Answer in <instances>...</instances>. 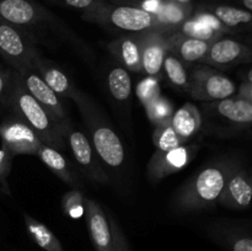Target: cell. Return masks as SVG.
<instances>
[{
  "label": "cell",
  "mask_w": 252,
  "mask_h": 251,
  "mask_svg": "<svg viewBox=\"0 0 252 251\" xmlns=\"http://www.w3.org/2000/svg\"><path fill=\"white\" fill-rule=\"evenodd\" d=\"M52 4L62 5V6L73 7V9H79L85 11L86 9L93 6L97 0H48Z\"/></svg>",
  "instance_id": "cell-33"
},
{
  "label": "cell",
  "mask_w": 252,
  "mask_h": 251,
  "mask_svg": "<svg viewBox=\"0 0 252 251\" xmlns=\"http://www.w3.org/2000/svg\"><path fill=\"white\" fill-rule=\"evenodd\" d=\"M234 251H252V240L250 238H241L234 243Z\"/></svg>",
  "instance_id": "cell-36"
},
{
  "label": "cell",
  "mask_w": 252,
  "mask_h": 251,
  "mask_svg": "<svg viewBox=\"0 0 252 251\" xmlns=\"http://www.w3.org/2000/svg\"><path fill=\"white\" fill-rule=\"evenodd\" d=\"M84 213L88 219L89 230L94 244L100 251H110L112 245V233L107 216L97 202L90 198L84 201Z\"/></svg>",
  "instance_id": "cell-17"
},
{
  "label": "cell",
  "mask_w": 252,
  "mask_h": 251,
  "mask_svg": "<svg viewBox=\"0 0 252 251\" xmlns=\"http://www.w3.org/2000/svg\"><path fill=\"white\" fill-rule=\"evenodd\" d=\"M170 125L175 132L186 142L193 137L202 126V116L198 108L191 102L185 103L172 115Z\"/></svg>",
  "instance_id": "cell-19"
},
{
  "label": "cell",
  "mask_w": 252,
  "mask_h": 251,
  "mask_svg": "<svg viewBox=\"0 0 252 251\" xmlns=\"http://www.w3.org/2000/svg\"><path fill=\"white\" fill-rule=\"evenodd\" d=\"M24 218L26 221L27 229L41 248H43L47 251H62L59 240L44 224L39 223L38 220L30 217L29 214H25Z\"/></svg>",
  "instance_id": "cell-25"
},
{
  "label": "cell",
  "mask_w": 252,
  "mask_h": 251,
  "mask_svg": "<svg viewBox=\"0 0 252 251\" xmlns=\"http://www.w3.org/2000/svg\"><path fill=\"white\" fill-rule=\"evenodd\" d=\"M148 118L154 126L167 125L171 121L175 110L172 103L164 96H159L155 101H153L149 106L145 107Z\"/></svg>",
  "instance_id": "cell-29"
},
{
  "label": "cell",
  "mask_w": 252,
  "mask_h": 251,
  "mask_svg": "<svg viewBox=\"0 0 252 251\" xmlns=\"http://www.w3.org/2000/svg\"><path fill=\"white\" fill-rule=\"evenodd\" d=\"M167 32L161 30L142 32L140 41V64L142 71L149 76H159L162 70L166 48Z\"/></svg>",
  "instance_id": "cell-13"
},
{
  "label": "cell",
  "mask_w": 252,
  "mask_h": 251,
  "mask_svg": "<svg viewBox=\"0 0 252 251\" xmlns=\"http://www.w3.org/2000/svg\"><path fill=\"white\" fill-rule=\"evenodd\" d=\"M159 80V76L147 75V78L142 79L138 83L135 94H137V97L139 98L140 103L144 106V108L149 106L153 101L157 100L159 96H161Z\"/></svg>",
  "instance_id": "cell-30"
},
{
  "label": "cell",
  "mask_w": 252,
  "mask_h": 251,
  "mask_svg": "<svg viewBox=\"0 0 252 251\" xmlns=\"http://www.w3.org/2000/svg\"><path fill=\"white\" fill-rule=\"evenodd\" d=\"M187 91L197 100L219 101L235 95L236 84L212 66L202 64L192 71Z\"/></svg>",
  "instance_id": "cell-6"
},
{
  "label": "cell",
  "mask_w": 252,
  "mask_h": 251,
  "mask_svg": "<svg viewBox=\"0 0 252 251\" xmlns=\"http://www.w3.org/2000/svg\"><path fill=\"white\" fill-rule=\"evenodd\" d=\"M0 142L12 157L16 155H36L42 144L36 133L16 117L0 125Z\"/></svg>",
  "instance_id": "cell-9"
},
{
  "label": "cell",
  "mask_w": 252,
  "mask_h": 251,
  "mask_svg": "<svg viewBox=\"0 0 252 251\" xmlns=\"http://www.w3.org/2000/svg\"><path fill=\"white\" fill-rule=\"evenodd\" d=\"M240 165L231 159H224L204 167L182 186L176 196L175 206L181 211H199L214 206L226 181Z\"/></svg>",
  "instance_id": "cell-2"
},
{
  "label": "cell",
  "mask_w": 252,
  "mask_h": 251,
  "mask_svg": "<svg viewBox=\"0 0 252 251\" xmlns=\"http://www.w3.org/2000/svg\"><path fill=\"white\" fill-rule=\"evenodd\" d=\"M36 157H38L42 160V162L48 169H51L62 181L69 185H76L78 180H76L75 175H73L65 157L59 153L58 149H56L52 145L42 143Z\"/></svg>",
  "instance_id": "cell-23"
},
{
  "label": "cell",
  "mask_w": 252,
  "mask_h": 251,
  "mask_svg": "<svg viewBox=\"0 0 252 251\" xmlns=\"http://www.w3.org/2000/svg\"><path fill=\"white\" fill-rule=\"evenodd\" d=\"M176 31L181 32L185 36L192 37V38L199 39V41H206L212 43L213 41H216L219 37L224 36V34L219 33L216 30L211 29L209 26H207L206 24H203L202 21H199L196 17L191 16L186 20L185 22H182L179 27H177Z\"/></svg>",
  "instance_id": "cell-27"
},
{
  "label": "cell",
  "mask_w": 252,
  "mask_h": 251,
  "mask_svg": "<svg viewBox=\"0 0 252 251\" xmlns=\"http://www.w3.org/2000/svg\"><path fill=\"white\" fill-rule=\"evenodd\" d=\"M107 1L113 2V4H123V5H130V6L137 7L138 2L140 0H107Z\"/></svg>",
  "instance_id": "cell-37"
},
{
  "label": "cell",
  "mask_w": 252,
  "mask_h": 251,
  "mask_svg": "<svg viewBox=\"0 0 252 251\" xmlns=\"http://www.w3.org/2000/svg\"><path fill=\"white\" fill-rule=\"evenodd\" d=\"M16 71L20 81L25 90L34 98L38 103H41L44 108L49 111L54 117L58 118L59 121H65V111H64L63 103H62L61 97L44 83L42 76L39 75L38 71L33 66V64L27 68L20 69Z\"/></svg>",
  "instance_id": "cell-11"
},
{
  "label": "cell",
  "mask_w": 252,
  "mask_h": 251,
  "mask_svg": "<svg viewBox=\"0 0 252 251\" xmlns=\"http://www.w3.org/2000/svg\"><path fill=\"white\" fill-rule=\"evenodd\" d=\"M84 201H85V197L78 189L66 192L62 199L64 213L70 218H80L84 214Z\"/></svg>",
  "instance_id": "cell-31"
},
{
  "label": "cell",
  "mask_w": 252,
  "mask_h": 251,
  "mask_svg": "<svg viewBox=\"0 0 252 251\" xmlns=\"http://www.w3.org/2000/svg\"><path fill=\"white\" fill-rule=\"evenodd\" d=\"M10 86V75L2 73L0 70V101H6L7 93Z\"/></svg>",
  "instance_id": "cell-35"
},
{
  "label": "cell",
  "mask_w": 252,
  "mask_h": 251,
  "mask_svg": "<svg viewBox=\"0 0 252 251\" xmlns=\"http://www.w3.org/2000/svg\"><path fill=\"white\" fill-rule=\"evenodd\" d=\"M107 86L112 97L118 102H126L132 95V79L127 69L113 66L107 76Z\"/></svg>",
  "instance_id": "cell-24"
},
{
  "label": "cell",
  "mask_w": 252,
  "mask_h": 251,
  "mask_svg": "<svg viewBox=\"0 0 252 251\" xmlns=\"http://www.w3.org/2000/svg\"><path fill=\"white\" fill-rule=\"evenodd\" d=\"M153 143H154L157 150L166 152V150L181 147L186 142L175 132L171 125L167 123V125L155 126V129L153 132Z\"/></svg>",
  "instance_id": "cell-28"
},
{
  "label": "cell",
  "mask_w": 252,
  "mask_h": 251,
  "mask_svg": "<svg viewBox=\"0 0 252 251\" xmlns=\"http://www.w3.org/2000/svg\"><path fill=\"white\" fill-rule=\"evenodd\" d=\"M193 14L191 2H179L176 0H164L161 10L157 15L160 26L165 32L176 31L177 27Z\"/></svg>",
  "instance_id": "cell-21"
},
{
  "label": "cell",
  "mask_w": 252,
  "mask_h": 251,
  "mask_svg": "<svg viewBox=\"0 0 252 251\" xmlns=\"http://www.w3.org/2000/svg\"><path fill=\"white\" fill-rule=\"evenodd\" d=\"M81 17L91 24L120 30L127 33H139L152 30L164 31L160 26L157 15L150 14L139 7L113 4L107 0H97L93 6L83 11Z\"/></svg>",
  "instance_id": "cell-3"
},
{
  "label": "cell",
  "mask_w": 252,
  "mask_h": 251,
  "mask_svg": "<svg viewBox=\"0 0 252 251\" xmlns=\"http://www.w3.org/2000/svg\"><path fill=\"white\" fill-rule=\"evenodd\" d=\"M179 2H189V0H176Z\"/></svg>",
  "instance_id": "cell-38"
},
{
  "label": "cell",
  "mask_w": 252,
  "mask_h": 251,
  "mask_svg": "<svg viewBox=\"0 0 252 251\" xmlns=\"http://www.w3.org/2000/svg\"><path fill=\"white\" fill-rule=\"evenodd\" d=\"M33 66L38 71L44 83L59 96L64 98H71L76 89L71 84L70 79L65 73L53 62L37 57L33 62Z\"/></svg>",
  "instance_id": "cell-18"
},
{
  "label": "cell",
  "mask_w": 252,
  "mask_h": 251,
  "mask_svg": "<svg viewBox=\"0 0 252 251\" xmlns=\"http://www.w3.org/2000/svg\"><path fill=\"white\" fill-rule=\"evenodd\" d=\"M194 153L196 147L185 144L166 152L155 150L152 159L148 162V176L152 181H159L180 171L193 159Z\"/></svg>",
  "instance_id": "cell-12"
},
{
  "label": "cell",
  "mask_w": 252,
  "mask_h": 251,
  "mask_svg": "<svg viewBox=\"0 0 252 251\" xmlns=\"http://www.w3.org/2000/svg\"><path fill=\"white\" fill-rule=\"evenodd\" d=\"M71 98L76 102L85 125L88 126L93 140L91 145L95 149L97 157L111 167L117 169L122 166L126 157L125 148L115 129L106 123L105 118L98 113L96 106L88 96L79 90H75Z\"/></svg>",
  "instance_id": "cell-4"
},
{
  "label": "cell",
  "mask_w": 252,
  "mask_h": 251,
  "mask_svg": "<svg viewBox=\"0 0 252 251\" xmlns=\"http://www.w3.org/2000/svg\"><path fill=\"white\" fill-rule=\"evenodd\" d=\"M235 97L241 98V100L252 102V81H251V71H249V75L246 80L240 85L239 93Z\"/></svg>",
  "instance_id": "cell-34"
},
{
  "label": "cell",
  "mask_w": 252,
  "mask_h": 251,
  "mask_svg": "<svg viewBox=\"0 0 252 251\" xmlns=\"http://www.w3.org/2000/svg\"><path fill=\"white\" fill-rule=\"evenodd\" d=\"M162 69H164L165 75L172 85L176 86L177 89H181V90H189V75L187 73V65H185L181 61H179L176 57L172 56L169 52L165 56Z\"/></svg>",
  "instance_id": "cell-26"
},
{
  "label": "cell",
  "mask_w": 252,
  "mask_h": 251,
  "mask_svg": "<svg viewBox=\"0 0 252 251\" xmlns=\"http://www.w3.org/2000/svg\"><path fill=\"white\" fill-rule=\"evenodd\" d=\"M192 16L196 17V19H198L199 21H202L203 24H206L207 26H209L211 29L216 30V31L219 32V33L225 34V33H229V32H231L230 30L226 29V27L224 26V25L221 24V22L219 21V20L217 19L213 14H211L209 11H207V10L203 9V7H202V9H198L196 12H193V14H192Z\"/></svg>",
  "instance_id": "cell-32"
},
{
  "label": "cell",
  "mask_w": 252,
  "mask_h": 251,
  "mask_svg": "<svg viewBox=\"0 0 252 251\" xmlns=\"http://www.w3.org/2000/svg\"><path fill=\"white\" fill-rule=\"evenodd\" d=\"M252 184L246 170L238 167L231 174L218 198V203L235 209L248 208L251 203Z\"/></svg>",
  "instance_id": "cell-14"
},
{
  "label": "cell",
  "mask_w": 252,
  "mask_h": 251,
  "mask_svg": "<svg viewBox=\"0 0 252 251\" xmlns=\"http://www.w3.org/2000/svg\"><path fill=\"white\" fill-rule=\"evenodd\" d=\"M220 117L236 123L249 126L252 122V102L231 96L224 100L214 101L211 105Z\"/></svg>",
  "instance_id": "cell-20"
},
{
  "label": "cell",
  "mask_w": 252,
  "mask_h": 251,
  "mask_svg": "<svg viewBox=\"0 0 252 251\" xmlns=\"http://www.w3.org/2000/svg\"><path fill=\"white\" fill-rule=\"evenodd\" d=\"M63 137L65 147L70 150L71 155L86 176L98 184H108L110 179L100 165L97 155L85 133L71 127L70 123L65 120Z\"/></svg>",
  "instance_id": "cell-7"
},
{
  "label": "cell",
  "mask_w": 252,
  "mask_h": 251,
  "mask_svg": "<svg viewBox=\"0 0 252 251\" xmlns=\"http://www.w3.org/2000/svg\"><path fill=\"white\" fill-rule=\"evenodd\" d=\"M0 17L24 29L56 21V16L36 0H0Z\"/></svg>",
  "instance_id": "cell-8"
},
{
  "label": "cell",
  "mask_w": 252,
  "mask_h": 251,
  "mask_svg": "<svg viewBox=\"0 0 252 251\" xmlns=\"http://www.w3.org/2000/svg\"><path fill=\"white\" fill-rule=\"evenodd\" d=\"M209 42L185 36L179 31L167 32L166 48L185 65L202 62L209 48Z\"/></svg>",
  "instance_id": "cell-15"
},
{
  "label": "cell",
  "mask_w": 252,
  "mask_h": 251,
  "mask_svg": "<svg viewBox=\"0 0 252 251\" xmlns=\"http://www.w3.org/2000/svg\"><path fill=\"white\" fill-rule=\"evenodd\" d=\"M140 41H142V32L126 33L111 41L107 44V49L120 62L121 66L133 73H140L142 71Z\"/></svg>",
  "instance_id": "cell-16"
},
{
  "label": "cell",
  "mask_w": 252,
  "mask_h": 251,
  "mask_svg": "<svg viewBox=\"0 0 252 251\" xmlns=\"http://www.w3.org/2000/svg\"><path fill=\"white\" fill-rule=\"evenodd\" d=\"M0 56L15 70H20L32 65L38 53L26 29L15 26L0 17Z\"/></svg>",
  "instance_id": "cell-5"
},
{
  "label": "cell",
  "mask_w": 252,
  "mask_h": 251,
  "mask_svg": "<svg viewBox=\"0 0 252 251\" xmlns=\"http://www.w3.org/2000/svg\"><path fill=\"white\" fill-rule=\"evenodd\" d=\"M203 9L213 14L230 31L235 29H241L244 26L249 27L251 25V11H248L243 7L226 4H209Z\"/></svg>",
  "instance_id": "cell-22"
},
{
  "label": "cell",
  "mask_w": 252,
  "mask_h": 251,
  "mask_svg": "<svg viewBox=\"0 0 252 251\" xmlns=\"http://www.w3.org/2000/svg\"><path fill=\"white\" fill-rule=\"evenodd\" d=\"M6 102L14 112L15 117L26 123L43 144L52 145L58 150L65 148L63 137L65 121H59L41 103L37 102L25 90L16 71L10 74Z\"/></svg>",
  "instance_id": "cell-1"
},
{
  "label": "cell",
  "mask_w": 252,
  "mask_h": 251,
  "mask_svg": "<svg viewBox=\"0 0 252 251\" xmlns=\"http://www.w3.org/2000/svg\"><path fill=\"white\" fill-rule=\"evenodd\" d=\"M251 61V49L248 44L225 34L209 44L202 64L214 68H230Z\"/></svg>",
  "instance_id": "cell-10"
}]
</instances>
